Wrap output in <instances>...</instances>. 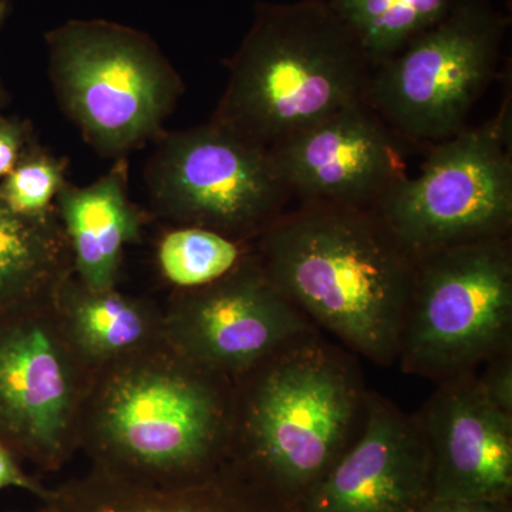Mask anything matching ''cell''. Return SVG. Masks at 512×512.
<instances>
[{
    "label": "cell",
    "mask_w": 512,
    "mask_h": 512,
    "mask_svg": "<svg viewBox=\"0 0 512 512\" xmlns=\"http://www.w3.org/2000/svg\"><path fill=\"white\" fill-rule=\"evenodd\" d=\"M276 288L343 348L396 365L416 262L373 210L301 202L254 241Z\"/></svg>",
    "instance_id": "1"
},
{
    "label": "cell",
    "mask_w": 512,
    "mask_h": 512,
    "mask_svg": "<svg viewBox=\"0 0 512 512\" xmlns=\"http://www.w3.org/2000/svg\"><path fill=\"white\" fill-rule=\"evenodd\" d=\"M234 382L161 340L94 375L80 427L90 467L177 487L229 461Z\"/></svg>",
    "instance_id": "2"
},
{
    "label": "cell",
    "mask_w": 512,
    "mask_h": 512,
    "mask_svg": "<svg viewBox=\"0 0 512 512\" xmlns=\"http://www.w3.org/2000/svg\"><path fill=\"white\" fill-rule=\"evenodd\" d=\"M232 382L229 461L299 511L365 423L370 390L355 355L316 330Z\"/></svg>",
    "instance_id": "3"
},
{
    "label": "cell",
    "mask_w": 512,
    "mask_h": 512,
    "mask_svg": "<svg viewBox=\"0 0 512 512\" xmlns=\"http://www.w3.org/2000/svg\"><path fill=\"white\" fill-rule=\"evenodd\" d=\"M373 69L328 0L259 3L211 121L269 148L366 101Z\"/></svg>",
    "instance_id": "4"
},
{
    "label": "cell",
    "mask_w": 512,
    "mask_h": 512,
    "mask_svg": "<svg viewBox=\"0 0 512 512\" xmlns=\"http://www.w3.org/2000/svg\"><path fill=\"white\" fill-rule=\"evenodd\" d=\"M57 103L87 146L128 158L164 133L185 92L153 37L104 19H72L45 35Z\"/></svg>",
    "instance_id": "5"
},
{
    "label": "cell",
    "mask_w": 512,
    "mask_h": 512,
    "mask_svg": "<svg viewBox=\"0 0 512 512\" xmlns=\"http://www.w3.org/2000/svg\"><path fill=\"white\" fill-rule=\"evenodd\" d=\"M396 365L436 384L512 352L510 237L417 259Z\"/></svg>",
    "instance_id": "6"
},
{
    "label": "cell",
    "mask_w": 512,
    "mask_h": 512,
    "mask_svg": "<svg viewBox=\"0 0 512 512\" xmlns=\"http://www.w3.org/2000/svg\"><path fill=\"white\" fill-rule=\"evenodd\" d=\"M507 28L491 0H457L439 23L377 64L366 103L412 144L456 136L497 76Z\"/></svg>",
    "instance_id": "7"
},
{
    "label": "cell",
    "mask_w": 512,
    "mask_h": 512,
    "mask_svg": "<svg viewBox=\"0 0 512 512\" xmlns=\"http://www.w3.org/2000/svg\"><path fill=\"white\" fill-rule=\"evenodd\" d=\"M433 144L420 173L404 178L375 208L414 261L441 249L510 237V110Z\"/></svg>",
    "instance_id": "8"
},
{
    "label": "cell",
    "mask_w": 512,
    "mask_h": 512,
    "mask_svg": "<svg viewBox=\"0 0 512 512\" xmlns=\"http://www.w3.org/2000/svg\"><path fill=\"white\" fill-rule=\"evenodd\" d=\"M151 217L254 242L292 197L268 148L208 121L164 131L144 170Z\"/></svg>",
    "instance_id": "9"
},
{
    "label": "cell",
    "mask_w": 512,
    "mask_h": 512,
    "mask_svg": "<svg viewBox=\"0 0 512 512\" xmlns=\"http://www.w3.org/2000/svg\"><path fill=\"white\" fill-rule=\"evenodd\" d=\"M55 298L0 313V444L45 473H57L79 453L94 379Z\"/></svg>",
    "instance_id": "10"
},
{
    "label": "cell",
    "mask_w": 512,
    "mask_h": 512,
    "mask_svg": "<svg viewBox=\"0 0 512 512\" xmlns=\"http://www.w3.org/2000/svg\"><path fill=\"white\" fill-rule=\"evenodd\" d=\"M316 330L276 288L255 251L224 278L171 293L164 308L168 343L232 380Z\"/></svg>",
    "instance_id": "11"
},
{
    "label": "cell",
    "mask_w": 512,
    "mask_h": 512,
    "mask_svg": "<svg viewBox=\"0 0 512 512\" xmlns=\"http://www.w3.org/2000/svg\"><path fill=\"white\" fill-rule=\"evenodd\" d=\"M366 101L269 147L276 170L301 202L375 210L407 174L404 144Z\"/></svg>",
    "instance_id": "12"
},
{
    "label": "cell",
    "mask_w": 512,
    "mask_h": 512,
    "mask_svg": "<svg viewBox=\"0 0 512 512\" xmlns=\"http://www.w3.org/2000/svg\"><path fill=\"white\" fill-rule=\"evenodd\" d=\"M430 497L429 448L414 414L369 392L359 436L299 512H416Z\"/></svg>",
    "instance_id": "13"
},
{
    "label": "cell",
    "mask_w": 512,
    "mask_h": 512,
    "mask_svg": "<svg viewBox=\"0 0 512 512\" xmlns=\"http://www.w3.org/2000/svg\"><path fill=\"white\" fill-rule=\"evenodd\" d=\"M476 375L437 384L414 414L429 448L431 498L510 503L512 417L485 400Z\"/></svg>",
    "instance_id": "14"
},
{
    "label": "cell",
    "mask_w": 512,
    "mask_h": 512,
    "mask_svg": "<svg viewBox=\"0 0 512 512\" xmlns=\"http://www.w3.org/2000/svg\"><path fill=\"white\" fill-rule=\"evenodd\" d=\"M36 512H299L234 463L197 483L156 487L90 467L52 488Z\"/></svg>",
    "instance_id": "15"
},
{
    "label": "cell",
    "mask_w": 512,
    "mask_h": 512,
    "mask_svg": "<svg viewBox=\"0 0 512 512\" xmlns=\"http://www.w3.org/2000/svg\"><path fill=\"white\" fill-rule=\"evenodd\" d=\"M128 173V158H120L93 183L80 187L67 181L57 195L73 274L92 289L119 286L126 249L141 241L150 221V212L131 200Z\"/></svg>",
    "instance_id": "16"
},
{
    "label": "cell",
    "mask_w": 512,
    "mask_h": 512,
    "mask_svg": "<svg viewBox=\"0 0 512 512\" xmlns=\"http://www.w3.org/2000/svg\"><path fill=\"white\" fill-rule=\"evenodd\" d=\"M55 302L70 342L94 375L165 339L164 308L119 286L92 289L73 274Z\"/></svg>",
    "instance_id": "17"
},
{
    "label": "cell",
    "mask_w": 512,
    "mask_h": 512,
    "mask_svg": "<svg viewBox=\"0 0 512 512\" xmlns=\"http://www.w3.org/2000/svg\"><path fill=\"white\" fill-rule=\"evenodd\" d=\"M73 275L57 214L26 218L0 201V313L55 298Z\"/></svg>",
    "instance_id": "18"
},
{
    "label": "cell",
    "mask_w": 512,
    "mask_h": 512,
    "mask_svg": "<svg viewBox=\"0 0 512 512\" xmlns=\"http://www.w3.org/2000/svg\"><path fill=\"white\" fill-rule=\"evenodd\" d=\"M373 66L439 23L457 0H328Z\"/></svg>",
    "instance_id": "19"
},
{
    "label": "cell",
    "mask_w": 512,
    "mask_h": 512,
    "mask_svg": "<svg viewBox=\"0 0 512 512\" xmlns=\"http://www.w3.org/2000/svg\"><path fill=\"white\" fill-rule=\"evenodd\" d=\"M252 251L254 242L194 225H170L158 235L154 259L158 275L173 292L192 291L224 278Z\"/></svg>",
    "instance_id": "20"
},
{
    "label": "cell",
    "mask_w": 512,
    "mask_h": 512,
    "mask_svg": "<svg viewBox=\"0 0 512 512\" xmlns=\"http://www.w3.org/2000/svg\"><path fill=\"white\" fill-rule=\"evenodd\" d=\"M69 161L35 141L0 181V201L15 214L45 218L55 214L57 195L67 184Z\"/></svg>",
    "instance_id": "21"
},
{
    "label": "cell",
    "mask_w": 512,
    "mask_h": 512,
    "mask_svg": "<svg viewBox=\"0 0 512 512\" xmlns=\"http://www.w3.org/2000/svg\"><path fill=\"white\" fill-rule=\"evenodd\" d=\"M476 380L485 400L498 412L512 417V352L488 360Z\"/></svg>",
    "instance_id": "22"
},
{
    "label": "cell",
    "mask_w": 512,
    "mask_h": 512,
    "mask_svg": "<svg viewBox=\"0 0 512 512\" xmlns=\"http://www.w3.org/2000/svg\"><path fill=\"white\" fill-rule=\"evenodd\" d=\"M35 141L37 136L32 121L0 114V181L8 177Z\"/></svg>",
    "instance_id": "23"
},
{
    "label": "cell",
    "mask_w": 512,
    "mask_h": 512,
    "mask_svg": "<svg viewBox=\"0 0 512 512\" xmlns=\"http://www.w3.org/2000/svg\"><path fill=\"white\" fill-rule=\"evenodd\" d=\"M8 488H18L35 495L40 503L52 494V488H47L36 477L26 473L22 467V460H19L8 447L0 444V491Z\"/></svg>",
    "instance_id": "24"
},
{
    "label": "cell",
    "mask_w": 512,
    "mask_h": 512,
    "mask_svg": "<svg viewBox=\"0 0 512 512\" xmlns=\"http://www.w3.org/2000/svg\"><path fill=\"white\" fill-rule=\"evenodd\" d=\"M416 512H510L508 503L491 501L441 500L431 498Z\"/></svg>",
    "instance_id": "25"
},
{
    "label": "cell",
    "mask_w": 512,
    "mask_h": 512,
    "mask_svg": "<svg viewBox=\"0 0 512 512\" xmlns=\"http://www.w3.org/2000/svg\"><path fill=\"white\" fill-rule=\"evenodd\" d=\"M10 12H12V3H10V0H0V30L5 26ZM9 100L10 96L8 90H6L5 84H3L2 79H0V110L8 106Z\"/></svg>",
    "instance_id": "26"
},
{
    "label": "cell",
    "mask_w": 512,
    "mask_h": 512,
    "mask_svg": "<svg viewBox=\"0 0 512 512\" xmlns=\"http://www.w3.org/2000/svg\"><path fill=\"white\" fill-rule=\"evenodd\" d=\"M15 512H18V511H15Z\"/></svg>",
    "instance_id": "27"
}]
</instances>
